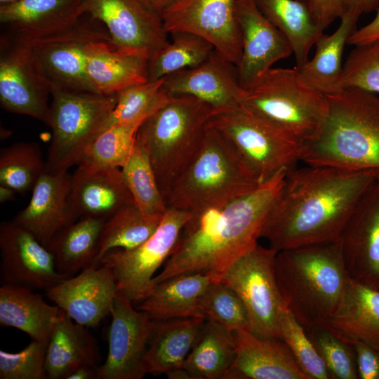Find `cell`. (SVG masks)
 Here are the masks:
<instances>
[{
  "mask_svg": "<svg viewBox=\"0 0 379 379\" xmlns=\"http://www.w3.org/2000/svg\"><path fill=\"white\" fill-rule=\"evenodd\" d=\"M379 171L306 164L287 171L260 238L279 251L335 241Z\"/></svg>",
  "mask_w": 379,
  "mask_h": 379,
  "instance_id": "cell-1",
  "label": "cell"
},
{
  "mask_svg": "<svg viewBox=\"0 0 379 379\" xmlns=\"http://www.w3.org/2000/svg\"><path fill=\"white\" fill-rule=\"evenodd\" d=\"M287 171H279L251 192L230 202L192 212L172 254L154 277V285L196 272L220 281L228 267L258 243Z\"/></svg>",
  "mask_w": 379,
  "mask_h": 379,
  "instance_id": "cell-2",
  "label": "cell"
},
{
  "mask_svg": "<svg viewBox=\"0 0 379 379\" xmlns=\"http://www.w3.org/2000/svg\"><path fill=\"white\" fill-rule=\"evenodd\" d=\"M326 98V114L316 133L301 142L300 161L379 171V95L344 88Z\"/></svg>",
  "mask_w": 379,
  "mask_h": 379,
  "instance_id": "cell-3",
  "label": "cell"
},
{
  "mask_svg": "<svg viewBox=\"0 0 379 379\" xmlns=\"http://www.w3.org/2000/svg\"><path fill=\"white\" fill-rule=\"evenodd\" d=\"M274 272L287 310L304 329L328 320L350 277L340 239L277 251Z\"/></svg>",
  "mask_w": 379,
  "mask_h": 379,
  "instance_id": "cell-4",
  "label": "cell"
},
{
  "mask_svg": "<svg viewBox=\"0 0 379 379\" xmlns=\"http://www.w3.org/2000/svg\"><path fill=\"white\" fill-rule=\"evenodd\" d=\"M261 183L208 123L198 151L171 187L166 201L168 207L192 213L225 204Z\"/></svg>",
  "mask_w": 379,
  "mask_h": 379,
  "instance_id": "cell-5",
  "label": "cell"
},
{
  "mask_svg": "<svg viewBox=\"0 0 379 379\" xmlns=\"http://www.w3.org/2000/svg\"><path fill=\"white\" fill-rule=\"evenodd\" d=\"M214 110L189 95L172 96L139 126L136 140L166 197L199 149Z\"/></svg>",
  "mask_w": 379,
  "mask_h": 379,
  "instance_id": "cell-6",
  "label": "cell"
},
{
  "mask_svg": "<svg viewBox=\"0 0 379 379\" xmlns=\"http://www.w3.org/2000/svg\"><path fill=\"white\" fill-rule=\"evenodd\" d=\"M240 103L300 142L316 133L327 112L326 95L307 85L295 67L268 69L243 88Z\"/></svg>",
  "mask_w": 379,
  "mask_h": 379,
  "instance_id": "cell-7",
  "label": "cell"
},
{
  "mask_svg": "<svg viewBox=\"0 0 379 379\" xmlns=\"http://www.w3.org/2000/svg\"><path fill=\"white\" fill-rule=\"evenodd\" d=\"M112 41L101 22L84 13L72 25L50 34L14 39L51 91L98 93L86 72L87 48L97 41ZM100 94V93H99Z\"/></svg>",
  "mask_w": 379,
  "mask_h": 379,
  "instance_id": "cell-8",
  "label": "cell"
},
{
  "mask_svg": "<svg viewBox=\"0 0 379 379\" xmlns=\"http://www.w3.org/2000/svg\"><path fill=\"white\" fill-rule=\"evenodd\" d=\"M47 125L52 131L46 168L67 170L78 165L92 141L102 131L116 105V94L54 90Z\"/></svg>",
  "mask_w": 379,
  "mask_h": 379,
  "instance_id": "cell-9",
  "label": "cell"
},
{
  "mask_svg": "<svg viewBox=\"0 0 379 379\" xmlns=\"http://www.w3.org/2000/svg\"><path fill=\"white\" fill-rule=\"evenodd\" d=\"M209 124L232 146L261 182L300 161L301 142L241 103L215 112Z\"/></svg>",
  "mask_w": 379,
  "mask_h": 379,
  "instance_id": "cell-10",
  "label": "cell"
},
{
  "mask_svg": "<svg viewBox=\"0 0 379 379\" xmlns=\"http://www.w3.org/2000/svg\"><path fill=\"white\" fill-rule=\"evenodd\" d=\"M277 251L258 243L232 263L220 281L232 288L243 302L249 331L261 338H281L287 311L274 272Z\"/></svg>",
  "mask_w": 379,
  "mask_h": 379,
  "instance_id": "cell-11",
  "label": "cell"
},
{
  "mask_svg": "<svg viewBox=\"0 0 379 379\" xmlns=\"http://www.w3.org/2000/svg\"><path fill=\"white\" fill-rule=\"evenodd\" d=\"M191 215L190 211L168 207L145 241L131 249H112L102 257L99 265L112 269L119 291L132 302H142L150 294L154 273L172 254Z\"/></svg>",
  "mask_w": 379,
  "mask_h": 379,
  "instance_id": "cell-12",
  "label": "cell"
},
{
  "mask_svg": "<svg viewBox=\"0 0 379 379\" xmlns=\"http://www.w3.org/2000/svg\"><path fill=\"white\" fill-rule=\"evenodd\" d=\"M239 0H178L162 16L166 32H186L208 41L220 54L238 65L241 35Z\"/></svg>",
  "mask_w": 379,
  "mask_h": 379,
  "instance_id": "cell-13",
  "label": "cell"
},
{
  "mask_svg": "<svg viewBox=\"0 0 379 379\" xmlns=\"http://www.w3.org/2000/svg\"><path fill=\"white\" fill-rule=\"evenodd\" d=\"M105 361L98 368V379H141L142 362L154 321L119 291L112 307Z\"/></svg>",
  "mask_w": 379,
  "mask_h": 379,
  "instance_id": "cell-14",
  "label": "cell"
},
{
  "mask_svg": "<svg viewBox=\"0 0 379 379\" xmlns=\"http://www.w3.org/2000/svg\"><path fill=\"white\" fill-rule=\"evenodd\" d=\"M0 252L2 284L46 291L72 277L60 272L49 249L13 221L0 225Z\"/></svg>",
  "mask_w": 379,
  "mask_h": 379,
  "instance_id": "cell-15",
  "label": "cell"
},
{
  "mask_svg": "<svg viewBox=\"0 0 379 379\" xmlns=\"http://www.w3.org/2000/svg\"><path fill=\"white\" fill-rule=\"evenodd\" d=\"M84 7L102 23L119 48L150 58L169 42L161 18L140 0H84Z\"/></svg>",
  "mask_w": 379,
  "mask_h": 379,
  "instance_id": "cell-16",
  "label": "cell"
},
{
  "mask_svg": "<svg viewBox=\"0 0 379 379\" xmlns=\"http://www.w3.org/2000/svg\"><path fill=\"white\" fill-rule=\"evenodd\" d=\"M340 239L349 277L379 290V177L359 199Z\"/></svg>",
  "mask_w": 379,
  "mask_h": 379,
  "instance_id": "cell-17",
  "label": "cell"
},
{
  "mask_svg": "<svg viewBox=\"0 0 379 379\" xmlns=\"http://www.w3.org/2000/svg\"><path fill=\"white\" fill-rule=\"evenodd\" d=\"M118 292L112 269L99 265L46 289V295L75 322L92 328L110 314Z\"/></svg>",
  "mask_w": 379,
  "mask_h": 379,
  "instance_id": "cell-18",
  "label": "cell"
},
{
  "mask_svg": "<svg viewBox=\"0 0 379 379\" xmlns=\"http://www.w3.org/2000/svg\"><path fill=\"white\" fill-rule=\"evenodd\" d=\"M237 18L241 35L237 69L240 84L245 88L274 63L293 53L287 38L261 13L253 0H239Z\"/></svg>",
  "mask_w": 379,
  "mask_h": 379,
  "instance_id": "cell-19",
  "label": "cell"
},
{
  "mask_svg": "<svg viewBox=\"0 0 379 379\" xmlns=\"http://www.w3.org/2000/svg\"><path fill=\"white\" fill-rule=\"evenodd\" d=\"M162 79V87L169 95L195 98L214 112L239 104L243 91L237 65L215 49L199 65Z\"/></svg>",
  "mask_w": 379,
  "mask_h": 379,
  "instance_id": "cell-20",
  "label": "cell"
},
{
  "mask_svg": "<svg viewBox=\"0 0 379 379\" xmlns=\"http://www.w3.org/2000/svg\"><path fill=\"white\" fill-rule=\"evenodd\" d=\"M50 89L20 46L1 41L0 103L7 112L27 115L47 124Z\"/></svg>",
  "mask_w": 379,
  "mask_h": 379,
  "instance_id": "cell-21",
  "label": "cell"
},
{
  "mask_svg": "<svg viewBox=\"0 0 379 379\" xmlns=\"http://www.w3.org/2000/svg\"><path fill=\"white\" fill-rule=\"evenodd\" d=\"M70 180L67 170L46 168L32 190L29 204L12 221L47 247L58 231L78 220L69 201Z\"/></svg>",
  "mask_w": 379,
  "mask_h": 379,
  "instance_id": "cell-22",
  "label": "cell"
},
{
  "mask_svg": "<svg viewBox=\"0 0 379 379\" xmlns=\"http://www.w3.org/2000/svg\"><path fill=\"white\" fill-rule=\"evenodd\" d=\"M234 332L236 357L223 379H309L281 338H261L245 329Z\"/></svg>",
  "mask_w": 379,
  "mask_h": 379,
  "instance_id": "cell-23",
  "label": "cell"
},
{
  "mask_svg": "<svg viewBox=\"0 0 379 379\" xmlns=\"http://www.w3.org/2000/svg\"><path fill=\"white\" fill-rule=\"evenodd\" d=\"M69 201L79 219H107L123 206L134 202L121 168H85L77 166L71 175Z\"/></svg>",
  "mask_w": 379,
  "mask_h": 379,
  "instance_id": "cell-24",
  "label": "cell"
},
{
  "mask_svg": "<svg viewBox=\"0 0 379 379\" xmlns=\"http://www.w3.org/2000/svg\"><path fill=\"white\" fill-rule=\"evenodd\" d=\"M84 0H14L0 4V22L14 39H30L67 28L85 13Z\"/></svg>",
  "mask_w": 379,
  "mask_h": 379,
  "instance_id": "cell-25",
  "label": "cell"
},
{
  "mask_svg": "<svg viewBox=\"0 0 379 379\" xmlns=\"http://www.w3.org/2000/svg\"><path fill=\"white\" fill-rule=\"evenodd\" d=\"M149 59L144 54L119 48L112 41H97L87 48L86 72L98 93L114 95L148 81Z\"/></svg>",
  "mask_w": 379,
  "mask_h": 379,
  "instance_id": "cell-26",
  "label": "cell"
},
{
  "mask_svg": "<svg viewBox=\"0 0 379 379\" xmlns=\"http://www.w3.org/2000/svg\"><path fill=\"white\" fill-rule=\"evenodd\" d=\"M99 347L88 328L60 309L48 340L45 371L48 379H67L83 365L98 366Z\"/></svg>",
  "mask_w": 379,
  "mask_h": 379,
  "instance_id": "cell-27",
  "label": "cell"
},
{
  "mask_svg": "<svg viewBox=\"0 0 379 379\" xmlns=\"http://www.w3.org/2000/svg\"><path fill=\"white\" fill-rule=\"evenodd\" d=\"M205 321L203 317L154 321L142 362L145 375H168L183 368Z\"/></svg>",
  "mask_w": 379,
  "mask_h": 379,
  "instance_id": "cell-28",
  "label": "cell"
},
{
  "mask_svg": "<svg viewBox=\"0 0 379 379\" xmlns=\"http://www.w3.org/2000/svg\"><path fill=\"white\" fill-rule=\"evenodd\" d=\"M213 282L206 274H179L156 284L139 310L154 321L203 317L201 302Z\"/></svg>",
  "mask_w": 379,
  "mask_h": 379,
  "instance_id": "cell-29",
  "label": "cell"
},
{
  "mask_svg": "<svg viewBox=\"0 0 379 379\" xmlns=\"http://www.w3.org/2000/svg\"><path fill=\"white\" fill-rule=\"evenodd\" d=\"M324 324L343 337L379 349V290L349 277L336 310Z\"/></svg>",
  "mask_w": 379,
  "mask_h": 379,
  "instance_id": "cell-30",
  "label": "cell"
},
{
  "mask_svg": "<svg viewBox=\"0 0 379 379\" xmlns=\"http://www.w3.org/2000/svg\"><path fill=\"white\" fill-rule=\"evenodd\" d=\"M359 18L357 14L347 11L332 34L323 33L316 41L313 58L300 68L296 67L302 80L324 95L343 90V51L349 37L356 29Z\"/></svg>",
  "mask_w": 379,
  "mask_h": 379,
  "instance_id": "cell-31",
  "label": "cell"
},
{
  "mask_svg": "<svg viewBox=\"0 0 379 379\" xmlns=\"http://www.w3.org/2000/svg\"><path fill=\"white\" fill-rule=\"evenodd\" d=\"M60 308L32 289L12 284L0 287V324L18 328L33 340L48 342Z\"/></svg>",
  "mask_w": 379,
  "mask_h": 379,
  "instance_id": "cell-32",
  "label": "cell"
},
{
  "mask_svg": "<svg viewBox=\"0 0 379 379\" xmlns=\"http://www.w3.org/2000/svg\"><path fill=\"white\" fill-rule=\"evenodd\" d=\"M105 220L82 217L54 235L47 248L60 272L72 275L93 263Z\"/></svg>",
  "mask_w": 379,
  "mask_h": 379,
  "instance_id": "cell-33",
  "label": "cell"
},
{
  "mask_svg": "<svg viewBox=\"0 0 379 379\" xmlns=\"http://www.w3.org/2000/svg\"><path fill=\"white\" fill-rule=\"evenodd\" d=\"M236 353L234 332L206 319L183 367L192 379H223Z\"/></svg>",
  "mask_w": 379,
  "mask_h": 379,
  "instance_id": "cell-34",
  "label": "cell"
},
{
  "mask_svg": "<svg viewBox=\"0 0 379 379\" xmlns=\"http://www.w3.org/2000/svg\"><path fill=\"white\" fill-rule=\"evenodd\" d=\"M261 13L287 38L295 56V67L308 60L311 48L323 34L304 2L298 0H253Z\"/></svg>",
  "mask_w": 379,
  "mask_h": 379,
  "instance_id": "cell-35",
  "label": "cell"
},
{
  "mask_svg": "<svg viewBox=\"0 0 379 379\" xmlns=\"http://www.w3.org/2000/svg\"><path fill=\"white\" fill-rule=\"evenodd\" d=\"M161 220L146 216L134 202L123 206L105 220L98 254L91 265L98 266L112 249L139 246L155 232Z\"/></svg>",
  "mask_w": 379,
  "mask_h": 379,
  "instance_id": "cell-36",
  "label": "cell"
},
{
  "mask_svg": "<svg viewBox=\"0 0 379 379\" xmlns=\"http://www.w3.org/2000/svg\"><path fill=\"white\" fill-rule=\"evenodd\" d=\"M170 35L172 40L149 59L148 81L195 67L215 50L208 41L196 34L180 32Z\"/></svg>",
  "mask_w": 379,
  "mask_h": 379,
  "instance_id": "cell-37",
  "label": "cell"
},
{
  "mask_svg": "<svg viewBox=\"0 0 379 379\" xmlns=\"http://www.w3.org/2000/svg\"><path fill=\"white\" fill-rule=\"evenodd\" d=\"M121 171L134 203L140 211L149 218L161 219L168 206L149 159L137 140Z\"/></svg>",
  "mask_w": 379,
  "mask_h": 379,
  "instance_id": "cell-38",
  "label": "cell"
},
{
  "mask_svg": "<svg viewBox=\"0 0 379 379\" xmlns=\"http://www.w3.org/2000/svg\"><path fill=\"white\" fill-rule=\"evenodd\" d=\"M142 122L117 124L105 129L86 148L77 166L121 168L132 152Z\"/></svg>",
  "mask_w": 379,
  "mask_h": 379,
  "instance_id": "cell-39",
  "label": "cell"
},
{
  "mask_svg": "<svg viewBox=\"0 0 379 379\" xmlns=\"http://www.w3.org/2000/svg\"><path fill=\"white\" fill-rule=\"evenodd\" d=\"M46 168V161L36 143L17 142L1 150L0 185L16 193L32 190Z\"/></svg>",
  "mask_w": 379,
  "mask_h": 379,
  "instance_id": "cell-40",
  "label": "cell"
},
{
  "mask_svg": "<svg viewBox=\"0 0 379 379\" xmlns=\"http://www.w3.org/2000/svg\"><path fill=\"white\" fill-rule=\"evenodd\" d=\"M162 82V79L148 81L116 93L115 107L102 131L117 124L143 121L164 105L172 96L163 88Z\"/></svg>",
  "mask_w": 379,
  "mask_h": 379,
  "instance_id": "cell-41",
  "label": "cell"
},
{
  "mask_svg": "<svg viewBox=\"0 0 379 379\" xmlns=\"http://www.w3.org/2000/svg\"><path fill=\"white\" fill-rule=\"evenodd\" d=\"M325 362L333 379H357V369L350 344L325 324L305 329Z\"/></svg>",
  "mask_w": 379,
  "mask_h": 379,
  "instance_id": "cell-42",
  "label": "cell"
},
{
  "mask_svg": "<svg viewBox=\"0 0 379 379\" xmlns=\"http://www.w3.org/2000/svg\"><path fill=\"white\" fill-rule=\"evenodd\" d=\"M201 310L206 319L232 331H249V319L243 302L232 288L222 281L212 282L202 298Z\"/></svg>",
  "mask_w": 379,
  "mask_h": 379,
  "instance_id": "cell-43",
  "label": "cell"
},
{
  "mask_svg": "<svg viewBox=\"0 0 379 379\" xmlns=\"http://www.w3.org/2000/svg\"><path fill=\"white\" fill-rule=\"evenodd\" d=\"M342 87L379 95V39L355 46L343 63Z\"/></svg>",
  "mask_w": 379,
  "mask_h": 379,
  "instance_id": "cell-44",
  "label": "cell"
},
{
  "mask_svg": "<svg viewBox=\"0 0 379 379\" xmlns=\"http://www.w3.org/2000/svg\"><path fill=\"white\" fill-rule=\"evenodd\" d=\"M281 337L309 379L331 378L325 362L304 328L288 310L282 319Z\"/></svg>",
  "mask_w": 379,
  "mask_h": 379,
  "instance_id": "cell-45",
  "label": "cell"
},
{
  "mask_svg": "<svg viewBox=\"0 0 379 379\" xmlns=\"http://www.w3.org/2000/svg\"><path fill=\"white\" fill-rule=\"evenodd\" d=\"M48 342L33 340L18 352L0 350L1 379H45Z\"/></svg>",
  "mask_w": 379,
  "mask_h": 379,
  "instance_id": "cell-46",
  "label": "cell"
},
{
  "mask_svg": "<svg viewBox=\"0 0 379 379\" xmlns=\"http://www.w3.org/2000/svg\"><path fill=\"white\" fill-rule=\"evenodd\" d=\"M340 336L353 349L358 378L379 379V349L360 340Z\"/></svg>",
  "mask_w": 379,
  "mask_h": 379,
  "instance_id": "cell-47",
  "label": "cell"
},
{
  "mask_svg": "<svg viewBox=\"0 0 379 379\" xmlns=\"http://www.w3.org/2000/svg\"><path fill=\"white\" fill-rule=\"evenodd\" d=\"M305 3L314 22L322 31L347 11V0H305Z\"/></svg>",
  "mask_w": 379,
  "mask_h": 379,
  "instance_id": "cell-48",
  "label": "cell"
},
{
  "mask_svg": "<svg viewBox=\"0 0 379 379\" xmlns=\"http://www.w3.org/2000/svg\"><path fill=\"white\" fill-rule=\"evenodd\" d=\"M379 39V7L374 18L359 29H355L349 37L347 44L359 46Z\"/></svg>",
  "mask_w": 379,
  "mask_h": 379,
  "instance_id": "cell-49",
  "label": "cell"
},
{
  "mask_svg": "<svg viewBox=\"0 0 379 379\" xmlns=\"http://www.w3.org/2000/svg\"><path fill=\"white\" fill-rule=\"evenodd\" d=\"M378 7L379 0H347V11L359 17L364 13L378 9Z\"/></svg>",
  "mask_w": 379,
  "mask_h": 379,
  "instance_id": "cell-50",
  "label": "cell"
},
{
  "mask_svg": "<svg viewBox=\"0 0 379 379\" xmlns=\"http://www.w3.org/2000/svg\"><path fill=\"white\" fill-rule=\"evenodd\" d=\"M151 12L162 18L163 15L178 0H140ZM162 20V19H161Z\"/></svg>",
  "mask_w": 379,
  "mask_h": 379,
  "instance_id": "cell-51",
  "label": "cell"
},
{
  "mask_svg": "<svg viewBox=\"0 0 379 379\" xmlns=\"http://www.w3.org/2000/svg\"><path fill=\"white\" fill-rule=\"evenodd\" d=\"M98 366L93 365L81 366L74 370L67 379H98Z\"/></svg>",
  "mask_w": 379,
  "mask_h": 379,
  "instance_id": "cell-52",
  "label": "cell"
},
{
  "mask_svg": "<svg viewBox=\"0 0 379 379\" xmlns=\"http://www.w3.org/2000/svg\"><path fill=\"white\" fill-rule=\"evenodd\" d=\"M15 193L13 189L0 185V202L4 204L13 200Z\"/></svg>",
  "mask_w": 379,
  "mask_h": 379,
  "instance_id": "cell-53",
  "label": "cell"
},
{
  "mask_svg": "<svg viewBox=\"0 0 379 379\" xmlns=\"http://www.w3.org/2000/svg\"><path fill=\"white\" fill-rule=\"evenodd\" d=\"M14 1V0H0V4L8 3V2H10V1Z\"/></svg>",
  "mask_w": 379,
  "mask_h": 379,
  "instance_id": "cell-54",
  "label": "cell"
},
{
  "mask_svg": "<svg viewBox=\"0 0 379 379\" xmlns=\"http://www.w3.org/2000/svg\"><path fill=\"white\" fill-rule=\"evenodd\" d=\"M298 1H300L304 2V3H305V0H298Z\"/></svg>",
  "mask_w": 379,
  "mask_h": 379,
  "instance_id": "cell-55",
  "label": "cell"
}]
</instances>
